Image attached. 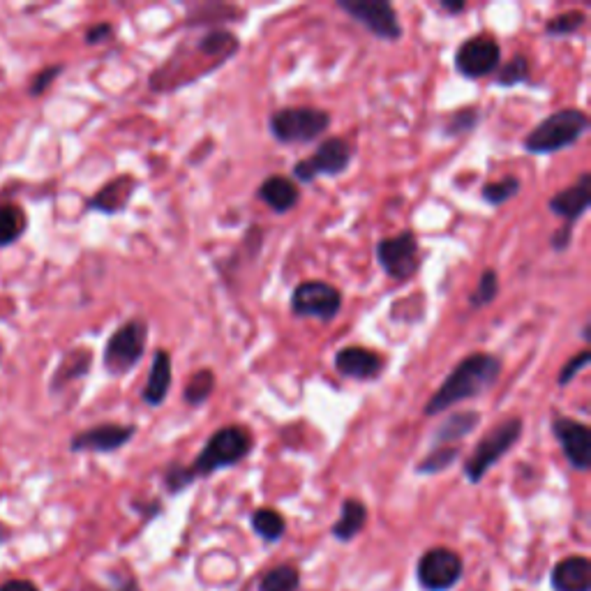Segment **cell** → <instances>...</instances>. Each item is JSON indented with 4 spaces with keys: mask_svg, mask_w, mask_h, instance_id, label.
<instances>
[{
    "mask_svg": "<svg viewBox=\"0 0 591 591\" xmlns=\"http://www.w3.org/2000/svg\"><path fill=\"white\" fill-rule=\"evenodd\" d=\"M557 591H591V564L587 557H568L552 571Z\"/></svg>",
    "mask_w": 591,
    "mask_h": 591,
    "instance_id": "ffe728a7",
    "label": "cell"
},
{
    "mask_svg": "<svg viewBox=\"0 0 591 591\" xmlns=\"http://www.w3.org/2000/svg\"><path fill=\"white\" fill-rule=\"evenodd\" d=\"M458 458H460L458 446H435L421 462H418L416 471L418 474H439V471L453 467V462Z\"/></svg>",
    "mask_w": 591,
    "mask_h": 591,
    "instance_id": "4316f807",
    "label": "cell"
},
{
    "mask_svg": "<svg viewBox=\"0 0 591 591\" xmlns=\"http://www.w3.org/2000/svg\"><path fill=\"white\" fill-rule=\"evenodd\" d=\"M111 33H114V26H111V24H97L93 28H88L86 42L88 44H100L104 40H109Z\"/></svg>",
    "mask_w": 591,
    "mask_h": 591,
    "instance_id": "f35d334b",
    "label": "cell"
},
{
    "mask_svg": "<svg viewBox=\"0 0 591 591\" xmlns=\"http://www.w3.org/2000/svg\"><path fill=\"white\" fill-rule=\"evenodd\" d=\"M331 127V114L317 107H282L268 118V130L278 144H312Z\"/></svg>",
    "mask_w": 591,
    "mask_h": 591,
    "instance_id": "277c9868",
    "label": "cell"
},
{
    "mask_svg": "<svg viewBox=\"0 0 591 591\" xmlns=\"http://www.w3.org/2000/svg\"><path fill=\"white\" fill-rule=\"evenodd\" d=\"M589 361H591V351H589V349L580 351V354H575L573 358H568V361L564 363V368H561V372H559L557 384H559L561 388L571 384V381H573L575 377H578L580 370L585 368V365H587Z\"/></svg>",
    "mask_w": 591,
    "mask_h": 591,
    "instance_id": "e575fe53",
    "label": "cell"
},
{
    "mask_svg": "<svg viewBox=\"0 0 591 591\" xmlns=\"http://www.w3.org/2000/svg\"><path fill=\"white\" fill-rule=\"evenodd\" d=\"M91 361H93V356L88 349H77V351H72L70 356H65V361L61 363V368H58V372H56L54 388L61 386L63 381L67 384V381H72V379L86 377L88 368H91Z\"/></svg>",
    "mask_w": 591,
    "mask_h": 591,
    "instance_id": "484cf974",
    "label": "cell"
},
{
    "mask_svg": "<svg viewBox=\"0 0 591 591\" xmlns=\"http://www.w3.org/2000/svg\"><path fill=\"white\" fill-rule=\"evenodd\" d=\"M257 194L273 213L284 215L296 208L298 199H301V187L287 176H268L266 181L259 185Z\"/></svg>",
    "mask_w": 591,
    "mask_h": 591,
    "instance_id": "ac0fdd59",
    "label": "cell"
},
{
    "mask_svg": "<svg viewBox=\"0 0 591 591\" xmlns=\"http://www.w3.org/2000/svg\"><path fill=\"white\" fill-rule=\"evenodd\" d=\"M478 425H481V414H478V411H471V409L455 411V414L448 416L446 421L435 430V435H432V444L435 446L453 444V441L469 437Z\"/></svg>",
    "mask_w": 591,
    "mask_h": 591,
    "instance_id": "44dd1931",
    "label": "cell"
},
{
    "mask_svg": "<svg viewBox=\"0 0 591 591\" xmlns=\"http://www.w3.org/2000/svg\"><path fill=\"white\" fill-rule=\"evenodd\" d=\"M501 377V358L495 354H485V351H476L455 365L451 374L441 381V386L435 391V395L425 402L423 414L425 416H439L446 409L465 400L481 398L497 384Z\"/></svg>",
    "mask_w": 591,
    "mask_h": 591,
    "instance_id": "6da1fadb",
    "label": "cell"
},
{
    "mask_svg": "<svg viewBox=\"0 0 591 591\" xmlns=\"http://www.w3.org/2000/svg\"><path fill=\"white\" fill-rule=\"evenodd\" d=\"M585 24H587L585 12H580V10L561 12V14H557V17L548 19V24H545V35H550V37L573 35V33H578Z\"/></svg>",
    "mask_w": 591,
    "mask_h": 591,
    "instance_id": "f546056e",
    "label": "cell"
},
{
    "mask_svg": "<svg viewBox=\"0 0 591 591\" xmlns=\"http://www.w3.org/2000/svg\"><path fill=\"white\" fill-rule=\"evenodd\" d=\"M298 571L294 566H278L264 575L259 591H296Z\"/></svg>",
    "mask_w": 591,
    "mask_h": 591,
    "instance_id": "d6a6232c",
    "label": "cell"
},
{
    "mask_svg": "<svg viewBox=\"0 0 591 591\" xmlns=\"http://www.w3.org/2000/svg\"><path fill=\"white\" fill-rule=\"evenodd\" d=\"M497 86L501 88H513L518 84H527L531 79V63L525 54H515L511 61L497 67Z\"/></svg>",
    "mask_w": 591,
    "mask_h": 591,
    "instance_id": "d4e9b609",
    "label": "cell"
},
{
    "mask_svg": "<svg viewBox=\"0 0 591 591\" xmlns=\"http://www.w3.org/2000/svg\"><path fill=\"white\" fill-rule=\"evenodd\" d=\"M26 227V213L17 204H0V248L17 243Z\"/></svg>",
    "mask_w": 591,
    "mask_h": 591,
    "instance_id": "603a6c76",
    "label": "cell"
},
{
    "mask_svg": "<svg viewBox=\"0 0 591 591\" xmlns=\"http://www.w3.org/2000/svg\"><path fill=\"white\" fill-rule=\"evenodd\" d=\"M351 157H354V148H351L347 141L340 137L324 139L317 146L310 157H303L298 160L294 167H291V174L298 183L308 185L314 183L321 176H342L344 171L351 167Z\"/></svg>",
    "mask_w": 591,
    "mask_h": 591,
    "instance_id": "52a82bcc",
    "label": "cell"
},
{
    "mask_svg": "<svg viewBox=\"0 0 591 591\" xmlns=\"http://www.w3.org/2000/svg\"><path fill=\"white\" fill-rule=\"evenodd\" d=\"M377 261L384 273L395 282L411 280L421 268V245L411 229L398 236L381 238L377 243Z\"/></svg>",
    "mask_w": 591,
    "mask_h": 591,
    "instance_id": "ba28073f",
    "label": "cell"
},
{
    "mask_svg": "<svg viewBox=\"0 0 591 591\" xmlns=\"http://www.w3.org/2000/svg\"><path fill=\"white\" fill-rule=\"evenodd\" d=\"M134 187H137V181L132 176H118L104 185L95 197L88 199V208L104 215L121 213L127 206V201H130Z\"/></svg>",
    "mask_w": 591,
    "mask_h": 591,
    "instance_id": "d6986e66",
    "label": "cell"
},
{
    "mask_svg": "<svg viewBox=\"0 0 591 591\" xmlns=\"http://www.w3.org/2000/svg\"><path fill=\"white\" fill-rule=\"evenodd\" d=\"M365 522H368V508L358 499H347L342 504L340 520L333 525V536L338 541H351L356 534H361Z\"/></svg>",
    "mask_w": 591,
    "mask_h": 591,
    "instance_id": "7402d4cb",
    "label": "cell"
},
{
    "mask_svg": "<svg viewBox=\"0 0 591 591\" xmlns=\"http://www.w3.org/2000/svg\"><path fill=\"white\" fill-rule=\"evenodd\" d=\"M582 338H585V340H589V324L585 326V331H582Z\"/></svg>",
    "mask_w": 591,
    "mask_h": 591,
    "instance_id": "b9f144b4",
    "label": "cell"
},
{
    "mask_svg": "<svg viewBox=\"0 0 591 591\" xmlns=\"http://www.w3.org/2000/svg\"><path fill=\"white\" fill-rule=\"evenodd\" d=\"M291 314L301 319L333 321L342 310V291L331 282L308 280L296 284L289 301Z\"/></svg>",
    "mask_w": 591,
    "mask_h": 591,
    "instance_id": "9c48e42d",
    "label": "cell"
},
{
    "mask_svg": "<svg viewBox=\"0 0 591 591\" xmlns=\"http://www.w3.org/2000/svg\"><path fill=\"white\" fill-rule=\"evenodd\" d=\"M441 10H446V12H451V14H460V12H465L467 10V3H451V0H441Z\"/></svg>",
    "mask_w": 591,
    "mask_h": 591,
    "instance_id": "60d3db41",
    "label": "cell"
},
{
    "mask_svg": "<svg viewBox=\"0 0 591 591\" xmlns=\"http://www.w3.org/2000/svg\"><path fill=\"white\" fill-rule=\"evenodd\" d=\"M518 192H520V178L506 176V178H499V181H492V183L485 185L481 190V197L488 201L490 206H501V204H506V201H511Z\"/></svg>",
    "mask_w": 591,
    "mask_h": 591,
    "instance_id": "4dcf8cb0",
    "label": "cell"
},
{
    "mask_svg": "<svg viewBox=\"0 0 591 591\" xmlns=\"http://www.w3.org/2000/svg\"><path fill=\"white\" fill-rule=\"evenodd\" d=\"M522 432H525V423L522 418H506V421L497 423L495 428L485 432L474 448V453L469 455L465 462V476L471 483H481L485 474L518 444Z\"/></svg>",
    "mask_w": 591,
    "mask_h": 591,
    "instance_id": "5b68a950",
    "label": "cell"
},
{
    "mask_svg": "<svg viewBox=\"0 0 591 591\" xmlns=\"http://www.w3.org/2000/svg\"><path fill=\"white\" fill-rule=\"evenodd\" d=\"M333 363L342 377L356 381H372L384 372V358L368 347H342Z\"/></svg>",
    "mask_w": 591,
    "mask_h": 591,
    "instance_id": "2e32d148",
    "label": "cell"
},
{
    "mask_svg": "<svg viewBox=\"0 0 591 591\" xmlns=\"http://www.w3.org/2000/svg\"><path fill=\"white\" fill-rule=\"evenodd\" d=\"M174 384V361L167 349H157L153 354L151 374H148L144 391H141V400L148 407H160L167 400L169 388Z\"/></svg>",
    "mask_w": 591,
    "mask_h": 591,
    "instance_id": "e0dca14e",
    "label": "cell"
},
{
    "mask_svg": "<svg viewBox=\"0 0 591 591\" xmlns=\"http://www.w3.org/2000/svg\"><path fill=\"white\" fill-rule=\"evenodd\" d=\"M134 435H137V425L100 423L95 428L74 435L70 448L74 453H114L125 444H130Z\"/></svg>",
    "mask_w": 591,
    "mask_h": 591,
    "instance_id": "5bb4252c",
    "label": "cell"
},
{
    "mask_svg": "<svg viewBox=\"0 0 591 591\" xmlns=\"http://www.w3.org/2000/svg\"><path fill=\"white\" fill-rule=\"evenodd\" d=\"M335 5L379 40L398 42L402 37L400 17L388 0H338Z\"/></svg>",
    "mask_w": 591,
    "mask_h": 591,
    "instance_id": "30bf717a",
    "label": "cell"
},
{
    "mask_svg": "<svg viewBox=\"0 0 591 591\" xmlns=\"http://www.w3.org/2000/svg\"><path fill=\"white\" fill-rule=\"evenodd\" d=\"M499 296V275L495 268H485L478 278L474 291L469 296V305L471 308H485V305L495 303V298Z\"/></svg>",
    "mask_w": 591,
    "mask_h": 591,
    "instance_id": "83f0119b",
    "label": "cell"
},
{
    "mask_svg": "<svg viewBox=\"0 0 591 591\" xmlns=\"http://www.w3.org/2000/svg\"><path fill=\"white\" fill-rule=\"evenodd\" d=\"M591 204V174L582 171L578 181L568 185L566 190L557 192L555 197L548 201L550 213H555L557 218L564 220L566 227H575L578 220L589 211Z\"/></svg>",
    "mask_w": 591,
    "mask_h": 591,
    "instance_id": "9a60e30c",
    "label": "cell"
},
{
    "mask_svg": "<svg viewBox=\"0 0 591 591\" xmlns=\"http://www.w3.org/2000/svg\"><path fill=\"white\" fill-rule=\"evenodd\" d=\"M571 241H573V227H566V224H564V227L552 234L550 245H552V250L566 252L568 248H571Z\"/></svg>",
    "mask_w": 591,
    "mask_h": 591,
    "instance_id": "74e56055",
    "label": "cell"
},
{
    "mask_svg": "<svg viewBox=\"0 0 591 591\" xmlns=\"http://www.w3.org/2000/svg\"><path fill=\"white\" fill-rule=\"evenodd\" d=\"M0 591H37V587L28 580H10L0 587Z\"/></svg>",
    "mask_w": 591,
    "mask_h": 591,
    "instance_id": "ab89813d",
    "label": "cell"
},
{
    "mask_svg": "<svg viewBox=\"0 0 591 591\" xmlns=\"http://www.w3.org/2000/svg\"><path fill=\"white\" fill-rule=\"evenodd\" d=\"M552 435L557 437L568 465L578 471L591 467V430L585 423L566 416H552Z\"/></svg>",
    "mask_w": 591,
    "mask_h": 591,
    "instance_id": "7c38bea8",
    "label": "cell"
},
{
    "mask_svg": "<svg viewBox=\"0 0 591 591\" xmlns=\"http://www.w3.org/2000/svg\"><path fill=\"white\" fill-rule=\"evenodd\" d=\"M501 63V47L495 37L478 33L462 42L455 51V70L465 79L488 77Z\"/></svg>",
    "mask_w": 591,
    "mask_h": 591,
    "instance_id": "8fae6325",
    "label": "cell"
},
{
    "mask_svg": "<svg viewBox=\"0 0 591 591\" xmlns=\"http://www.w3.org/2000/svg\"><path fill=\"white\" fill-rule=\"evenodd\" d=\"M462 575V559L453 550L435 548L418 561V580L430 591L451 589Z\"/></svg>",
    "mask_w": 591,
    "mask_h": 591,
    "instance_id": "4fadbf2b",
    "label": "cell"
},
{
    "mask_svg": "<svg viewBox=\"0 0 591 591\" xmlns=\"http://www.w3.org/2000/svg\"><path fill=\"white\" fill-rule=\"evenodd\" d=\"M589 130V116L582 109L566 107L550 114L525 137V151L531 155H548L578 144Z\"/></svg>",
    "mask_w": 591,
    "mask_h": 591,
    "instance_id": "7a4b0ae2",
    "label": "cell"
},
{
    "mask_svg": "<svg viewBox=\"0 0 591 591\" xmlns=\"http://www.w3.org/2000/svg\"><path fill=\"white\" fill-rule=\"evenodd\" d=\"M148 326L144 319H130L116 328L104 347V368L114 377L130 372L146 354Z\"/></svg>",
    "mask_w": 591,
    "mask_h": 591,
    "instance_id": "8992f818",
    "label": "cell"
},
{
    "mask_svg": "<svg viewBox=\"0 0 591 591\" xmlns=\"http://www.w3.org/2000/svg\"><path fill=\"white\" fill-rule=\"evenodd\" d=\"M252 527L264 541H278L287 525H284V518L278 511H273V508H259L252 515Z\"/></svg>",
    "mask_w": 591,
    "mask_h": 591,
    "instance_id": "f1b7e54d",
    "label": "cell"
},
{
    "mask_svg": "<svg viewBox=\"0 0 591 591\" xmlns=\"http://www.w3.org/2000/svg\"><path fill=\"white\" fill-rule=\"evenodd\" d=\"M481 123V114L474 107L455 109L451 116L444 121V134L446 137H462V134H469L476 130V125Z\"/></svg>",
    "mask_w": 591,
    "mask_h": 591,
    "instance_id": "1f68e13d",
    "label": "cell"
},
{
    "mask_svg": "<svg viewBox=\"0 0 591 591\" xmlns=\"http://www.w3.org/2000/svg\"><path fill=\"white\" fill-rule=\"evenodd\" d=\"M63 72V65H51V67H47V70H42L40 74H37V77L33 79V84H31V95L33 97H40V95H44L47 93V88L54 84V81L58 79V74Z\"/></svg>",
    "mask_w": 591,
    "mask_h": 591,
    "instance_id": "8d00e7d4",
    "label": "cell"
},
{
    "mask_svg": "<svg viewBox=\"0 0 591 591\" xmlns=\"http://www.w3.org/2000/svg\"><path fill=\"white\" fill-rule=\"evenodd\" d=\"M192 483H194V476H192L190 467L171 465L167 469V474H164V485H167L169 492H174V495H176V492L185 490L187 485H192Z\"/></svg>",
    "mask_w": 591,
    "mask_h": 591,
    "instance_id": "d590c367",
    "label": "cell"
},
{
    "mask_svg": "<svg viewBox=\"0 0 591 591\" xmlns=\"http://www.w3.org/2000/svg\"><path fill=\"white\" fill-rule=\"evenodd\" d=\"M213 388H215V374L208 368H204V370L194 372L190 381H187L183 400L190 407H199V405H204L208 398H211Z\"/></svg>",
    "mask_w": 591,
    "mask_h": 591,
    "instance_id": "cb8c5ba5",
    "label": "cell"
},
{
    "mask_svg": "<svg viewBox=\"0 0 591 591\" xmlns=\"http://www.w3.org/2000/svg\"><path fill=\"white\" fill-rule=\"evenodd\" d=\"M199 49L208 56H224L229 58L231 54H236L238 49V40L227 31H213L208 33L204 40L199 42Z\"/></svg>",
    "mask_w": 591,
    "mask_h": 591,
    "instance_id": "836d02e7",
    "label": "cell"
},
{
    "mask_svg": "<svg viewBox=\"0 0 591 591\" xmlns=\"http://www.w3.org/2000/svg\"><path fill=\"white\" fill-rule=\"evenodd\" d=\"M254 446L252 435L243 425H227L213 432L211 439L206 441V446L201 448L197 458L192 462V476H211L215 471L234 467L238 462L245 460L250 455Z\"/></svg>",
    "mask_w": 591,
    "mask_h": 591,
    "instance_id": "3957f363",
    "label": "cell"
}]
</instances>
